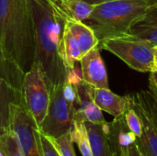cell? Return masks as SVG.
<instances>
[{"label":"cell","mask_w":157,"mask_h":156,"mask_svg":"<svg viewBox=\"0 0 157 156\" xmlns=\"http://www.w3.org/2000/svg\"><path fill=\"white\" fill-rule=\"evenodd\" d=\"M0 47L25 74L35 62V29L30 0H0Z\"/></svg>","instance_id":"6da1fadb"},{"label":"cell","mask_w":157,"mask_h":156,"mask_svg":"<svg viewBox=\"0 0 157 156\" xmlns=\"http://www.w3.org/2000/svg\"><path fill=\"white\" fill-rule=\"evenodd\" d=\"M35 29V62L48 86L64 84L67 75L60 56L64 20L55 14L47 0H30Z\"/></svg>","instance_id":"7a4b0ae2"},{"label":"cell","mask_w":157,"mask_h":156,"mask_svg":"<svg viewBox=\"0 0 157 156\" xmlns=\"http://www.w3.org/2000/svg\"><path fill=\"white\" fill-rule=\"evenodd\" d=\"M157 0H117L94 6L87 20L99 40L128 33L132 24Z\"/></svg>","instance_id":"3957f363"},{"label":"cell","mask_w":157,"mask_h":156,"mask_svg":"<svg viewBox=\"0 0 157 156\" xmlns=\"http://www.w3.org/2000/svg\"><path fill=\"white\" fill-rule=\"evenodd\" d=\"M155 47L147 40L129 32L105 38L99 40L98 44L99 49L116 55L130 68L150 74L155 71Z\"/></svg>","instance_id":"277c9868"},{"label":"cell","mask_w":157,"mask_h":156,"mask_svg":"<svg viewBox=\"0 0 157 156\" xmlns=\"http://www.w3.org/2000/svg\"><path fill=\"white\" fill-rule=\"evenodd\" d=\"M49 89V106L39 130L48 137L58 138L71 131L75 115V103L65 98L63 84L51 86Z\"/></svg>","instance_id":"5b68a950"},{"label":"cell","mask_w":157,"mask_h":156,"mask_svg":"<svg viewBox=\"0 0 157 156\" xmlns=\"http://www.w3.org/2000/svg\"><path fill=\"white\" fill-rule=\"evenodd\" d=\"M22 95L25 108L30 112L38 126H40L47 113L50 89L46 77L36 62L24 74Z\"/></svg>","instance_id":"8992f818"},{"label":"cell","mask_w":157,"mask_h":156,"mask_svg":"<svg viewBox=\"0 0 157 156\" xmlns=\"http://www.w3.org/2000/svg\"><path fill=\"white\" fill-rule=\"evenodd\" d=\"M9 127L16 133L24 156H42L39 126L24 105H10Z\"/></svg>","instance_id":"52a82bcc"},{"label":"cell","mask_w":157,"mask_h":156,"mask_svg":"<svg viewBox=\"0 0 157 156\" xmlns=\"http://www.w3.org/2000/svg\"><path fill=\"white\" fill-rule=\"evenodd\" d=\"M83 81L94 88H109L108 73L99 52V48H94L86 53L79 61Z\"/></svg>","instance_id":"ba28073f"},{"label":"cell","mask_w":157,"mask_h":156,"mask_svg":"<svg viewBox=\"0 0 157 156\" xmlns=\"http://www.w3.org/2000/svg\"><path fill=\"white\" fill-rule=\"evenodd\" d=\"M132 107L137 112L142 122L143 133L137 138L144 154L146 156H157V129L151 118V115L138 93L131 95Z\"/></svg>","instance_id":"9c48e42d"},{"label":"cell","mask_w":157,"mask_h":156,"mask_svg":"<svg viewBox=\"0 0 157 156\" xmlns=\"http://www.w3.org/2000/svg\"><path fill=\"white\" fill-rule=\"evenodd\" d=\"M77 99L75 104V119L82 121H88L94 124H105L107 123L102 110L95 103L91 88L92 86L86 84L83 80L75 85Z\"/></svg>","instance_id":"30bf717a"},{"label":"cell","mask_w":157,"mask_h":156,"mask_svg":"<svg viewBox=\"0 0 157 156\" xmlns=\"http://www.w3.org/2000/svg\"><path fill=\"white\" fill-rule=\"evenodd\" d=\"M92 97L97 106L114 119L123 117L126 111L132 108V97L130 96H119L109 88H91Z\"/></svg>","instance_id":"8fae6325"},{"label":"cell","mask_w":157,"mask_h":156,"mask_svg":"<svg viewBox=\"0 0 157 156\" xmlns=\"http://www.w3.org/2000/svg\"><path fill=\"white\" fill-rule=\"evenodd\" d=\"M52 10L62 19L87 20L94 9L93 5L84 0H47Z\"/></svg>","instance_id":"7c38bea8"},{"label":"cell","mask_w":157,"mask_h":156,"mask_svg":"<svg viewBox=\"0 0 157 156\" xmlns=\"http://www.w3.org/2000/svg\"><path fill=\"white\" fill-rule=\"evenodd\" d=\"M129 33L157 45V2L153 4L130 27Z\"/></svg>","instance_id":"4fadbf2b"},{"label":"cell","mask_w":157,"mask_h":156,"mask_svg":"<svg viewBox=\"0 0 157 156\" xmlns=\"http://www.w3.org/2000/svg\"><path fill=\"white\" fill-rule=\"evenodd\" d=\"M84 122L86 127L93 155L113 156L109 138V124L108 122L105 124H94L88 121Z\"/></svg>","instance_id":"5bb4252c"},{"label":"cell","mask_w":157,"mask_h":156,"mask_svg":"<svg viewBox=\"0 0 157 156\" xmlns=\"http://www.w3.org/2000/svg\"><path fill=\"white\" fill-rule=\"evenodd\" d=\"M60 56L67 71L74 69L75 67V63L82 58L80 44L65 24L63 26L61 39Z\"/></svg>","instance_id":"9a60e30c"},{"label":"cell","mask_w":157,"mask_h":156,"mask_svg":"<svg viewBox=\"0 0 157 156\" xmlns=\"http://www.w3.org/2000/svg\"><path fill=\"white\" fill-rule=\"evenodd\" d=\"M64 24L69 28V29L77 39L80 44L82 57L92 49L98 47V38L97 37L93 29L90 26L85 24L84 21L65 20Z\"/></svg>","instance_id":"2e32d148"},{"label":"cell","mask_w":157,"mask_h":156,"mask_svg":"<svg viewBox=\"0 0 157 156\" xmlns=\"http://www.w3.org/2000/svg\"><path fill=\"white\" fill-rule=\"evenodd\" d=\"M13 103L24 105L22 91L0 78V118L7 128L9 127V108Z\"/></svg>","instance_id":"e0dca14e"},{"label":"cell","mask_w":157,"mask_h":156,"mask_svg":"<svg viewBox=\"0 0 157 156\" xmlns=\"http://www.w3.org/2000/svg\"><path fill=\"white\" fill-rule=\"evenodd\" d=\"M24 73L18 66L6 58L0 47V78L7 81L12 86L22 91Z\"/></svg>","instance_id":"ac0fdd59"},{"label":"cell","mask_w":157,"mask_h":156,"mask_svg":"<svg viewBox=\"0 0 157 156\" xmlns=\"http://www.w3.org/2000/svg\"><path fill=\"white\" fill-rule=\"evenodd\" d=\"M70 134L72 141L77 144L82 156H94L84 121L75 119Z\"/></svg>","instance_id":"d6986e66"},{"label":"cell","mask_w":157,"mask_h":156,"mask_svg":"<svg viewBox=\"0 0 157 156\" xmlns=\"http://www.w3.org/2000/svg\"><path fill=\"white\" fill-rule=\"evenodd\" d=\"M0 142L6 156H24L18 139L10 127H8L7 131L0 136Z\"/></svg>","instance_id":"ffe728a7"},{"label":"cell","mask_w":157,"mask_h":156,"mask_svg":"<svg viewBox=\"0 0 157 156\" xmlns=\"http://www.w3.org/2000/svg\"><path fill=\"white\" fill-rule=\"evenodd\" d=\"M56 150L58 151L61 156H76L75 148H74V142L72 141L70 131L63 134L58 138H51L49 137Z\"/></svg>","instance_id":"44dd1931"},{"label":"cell","mask_w":157,"mask_h":156,"mask_svg":"<svg viewBox=\"0 0 157 156\" xmlns=\"http://www.w3.org/2000/svg\"><path fill=\"white\" fill-rule=\"evenodd\" d=\"M137 93L147 108L157 129V93L150 86L148 90H141Z\"/></svg>","instance_id":"7402d4cb"},{"label":"cell","mask_w":157,"mask_h":156,"mask_svg":"<svg viewBox=\"0 0 157 156\" xmlns=\"http://www.w3.org/2000/svg\"><path fill=\"white\" fill-rule=\"evenodd\" d=\"M124 119L129 131H132L137 138H140L143 133L142 122L139 115L132 108V107L126 111V113L124 114Z\"/></svg>","instance_id":"603a6c76"},{"label":"cell","mask_w":157,"mask_h":156,"mask_svg":"<svg viewBox=\"0 0 157 156\" xmlns=\"http://www.w3.org/2000/svg\"><path fill=\"white\" fill-rule=\"evenodd\" d=\"M40 145L42 156H61L48 136L40 131Z\"/></svg>","instance_id":"cb8c5ba5"},{"label":"cell","mask_w":157,"mask_h":156,"mask_svg":"<svg viewBox=\"0 0 157 156\" xmlns=\"http://www.w3.org/2000/svg\"><path fill=\"white\" fill-rule=\"evenodd\" d=\"M128 150L130 156H146L137 140L128 147Z\"/></svg>","instance_id":"d4e9b609"},{"label":"cell","mask_w":157,"mask_h":156,"mask_svg":"<svg viewBox=\"0 0 157 156\" xmlns=\"http://www.w3.org/2000/svg\"><path fill=\"white\" fill-rule=\"evenodd\" d=\"M113 156H130L128 148H121L113 152Z\"/></svg>","instance_id":"484cf974"},{"label":"cell","mask_w":157,"mask_h":156,"mask_svg":"<svg viewBox=\"0 0 157 156\" xmlns=\"http://www.w3.org/2000/svg\"><path fill=\"white\" fill-rule=\"evenodd\" d=\"M84 1L87 2L90 5L97 6V5H100L103 3H108V2H112V1H117V0H84Z\"/></svg>","instance_id":"4316f807"},{"label":"cell","mask_w":157,"mask_h":156,"mask_svg":"<svg viewBox=\"0 0 157 156\" xmlns=\"http://www.w3.org/2000/svg\"><path fill=\"white\" fill-rule=\"evenodd\" d=\"M7 129H8V128L5 125V123L3 122L2 119L0 118V136L3 135V134L7 131Z\"/></svg>","instance_id":"83f0119b"},{"label":"cell","mask_w":157,"mask_h":156,"mask_svg":"<svg viewBox=\"0 0 157 156\" xmlns=\"http://www.w3.org/2000/svg\"><path fill=\"white\" fill-rule=\"evenodd\" d=\"M150 80H152L153 82H155V84H157V70L151 73V77H150Z\"/></svg>","instance_id":"f1b7e54d"},{"label":"cell","mask_w":157,"mask_h":156,"mask_svg":"<svg viewBox=\"0 0 157 156\" xmlns=\"http://www.w3.org/2000/svg\"><path fill=\"white\" fill-rule=\"evenodd\" d=\"M157 70V45L155 47V71ZM154 71V72H155Z\"/></svg>","instance_id":"f546056e"},{"label":"cell","mask_w":157,"mask_h":156,"mask_svg":"<svg viewBox=\"0 0 157 156\" xmlns=\"http://www.w3.org/2000/svg\"><path fill=\"white\" fill-rule=\"evenodd\" d=\"M149 86L151 88H153L155 92L157 93V84H155V82H153L152 80H150V83H149Z\"/></svg>","instance_id":"4dcf8cb0"},{"label":"cell","mask_w":157,"mask_h":156,"mask_svg":"<svg viewBox=\"0 0 157 156\" xmlns=\"http://www.w3.org/2000/svg\"><path fill=\"white\" fill-rule=\"evenodd\" d=\"M0 156H6V153H5V150H4V148H3V146H2L1 142H0Z\"/></svg>","instance_id":"1f68e13d"}]
</instances>
